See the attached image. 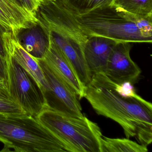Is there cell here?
I'll list each match as a JSON object with an SVG mask.
<instances>
[{
  "mask_svg": "<svg viewBox=\"0 0 152 152\" xmlns=\"http://www.w3.org/2000/svg\"><path fill=\"white\" fill-rule=\"evenodd\" d=\"M84 97L99 115L121 125L126 138L135 137L147 147L152 141V105L140 96H125L104 73L92 75L85 86Z\"/></svg>",
  "mask_w": 152,
  "mask_h": 152,
  "instance_id": "6da1fadb",
  "label": "cell"
},
{
  "mask_svg": "<svg viewBox=\"0 0 152 152\" xmlns=\"http://www.w3.org/2000/svg\"><path fill=\"white\" fill-rule=\"evenodd\" d=\"M1 152H66L60 141L36 117L27 114L0 113Z\"/></svg>",
  "mask_w": 152,
  "mask_h": 152,
  "instance_id": "7a4b0ae2",
  "label": "cell"
},
{
  "mask_svg": "<svg viewBox=\"0 0 152 152\" xmlns=\"http://www.w3.org/2000/svg\"><path fill=\"white\" fill-rule=\"evenodd\" d=\"M36 118L60 141L66 152H102L101 129L84 115L67 116L47 108Z\"/></svg>",
  "mask_w": 152,
  "mask_h": 152,
  "instance_id": "3957f363",
  "label": "cell"
},
{
  "mask_svg": "<svg viewBox=\"0 0 152 152\" xmlns=\"http://www.w3.org/2000/svg\"><path fill=\"white\" fill-rule=\"evenodd\" d=\"M76 16L83 30L89 36L105 37L117 42L152 43V40L140 34L124 10L113 3Z\"/></svg>",
  "mask_w": 152,
  "mask_h": 152,
  "instance_id": "277c9868",
  "label": "cell"
},
{
  "mask_svg": "<svg viewBox=\"0 0 152 152\" xmlns=\"http://www.w3.org/2000/svg\"><path fill=\"white\" fill-rule=\"evenodd\" d=\"M7 53L10 92L26 114L36 117L47 108L43 91L34 77Z\"/></svg>",
  "mask_w": 152,
  "mask_h": 152,
  "instance_id": "5b68a950",
  "label": "cell"
},
{
  "mask_svg": "<svg viewBox=\"0 0 152 152\" xmlns=\"http://www.w3.org/2000/svg\"><path fill=\"white\" fill-rule=\"evenodd\" d=\"M39 23L44 29L70 39L83 49L89 35L83 30L77 16L60 0H51L37 12Z\"/></svg>",
  "mask_w": 152,
  "mask_h": 152,
  "instance_id": "8992f818",
  "label": "cell"
},
{
  "mask_svg": "<svg viewBox=\"0 0 152 152\" xmlns=\"http://www.w3.org/2000/svg\"><path fill=\"white\" fill-rule=\"evenodd\" d=\"M36 60L48 82V87L43 91L47 108L67 116L77 118L83 117L81 106L77 95L43 59Z\"/></svg>",
  "mask_w": 152,
  "mask_h": 152,
  "instance_id": "52a82bcc",
  "label": "cell"
},
{
  "mask_svg": "<svg viewBox=\"0 0 152 152\" xmlns=\"http://www.w3.org/2000/svg\"><path fill=\"white\" fill-rule=\"evenodd\" d=\"M131 42H117L108 57L104 73L115 83H135L141 71L130 56Z\"/></svg>",
  "mask_w": 152,
  "mask_h": 152,
  "instance_id": "ba28073f",
  "label": "cell"
},
{
  "mask_svg": "<svg viewBox=\"0 0 152 152\" xmlns=\"http://www.w3.org/2000/svg\"><path fill=\"white\" fill-rule=\"evenodd\" d=\"M47 31L49 38V46L45 56L42 59L77 95L79 99H81L84 98L85 86L80 80L67 58L54 42L49 32Z\"/></svg>",
  "mask_w": 152,
  "mask_h": 152,
  "instance_id": "9c48e42d",
  "label": "cell"
},
{
  "mask_svg": "<svg viewBox=\"0 0 152 152\" xmlns=\"http://www.w3.org/2000/svg\"><path fill=\"white\" fill-rule=\"evenodd\" d=\"M37 13L18 0H0V26L15 36L22 29L39 23Z\"/></svg>",
  "mask_w": 152,
  "mask_h": 152,
  "instance_id": "30bf717a",
  "label": "cell"
},
{
  "mask_svg": "<svg viewBox=\"0 0 152 152\" xmlns=\"http://www.w3.org/2000/svg\"><path fill=\"white\" fill-rule=\"evenodd\" d=\"M117 42L105 37L90 36L83 48L84 58L91 75L104 73L108 57Z\"/></svg>",
  "mask_w": 152,
  "mask_h": 152,
  "instance_id": "8fae6325",
  "label": "cell"
},
{
  "mask_svg": "<svg viewBox=\"0 0 152 152\" xmlns=\"http://www.w3.org/2000/svg\"><path fill=\"white\" fill-rule=\"evenodd\" d=\"M2 38L6 51L36 80L43 91L48 87V82L38 61L31 56L19 43L16 36L3 30Z\"/></svg>",
  "mask_w": 152,
  "mask_h": 152,
  "instance_id": "7c38bea8",
  "label": "cell"
},
{
  "mask_svg": "<svg viewBox=\"0 0 152 152\" xmlns=\"http://www.w3.org/2000/svg\"><path fill=\"white\" fill-rule=\"evenodd\" d=\"M46 30L49 32L54 42L67 58L80 81L86 86L90 81L92 75L87 66L82 48L72 40Z\"/></svg>",
  "mask_w": 152,
  "mask_h": 152,
  "instance_id": "4fadbf2b",
  "label": "cell"
},
{
  "mask_svg": "<svg viewBox=\"0 0 152 152\" xmlns=\"http://www.w3.org/2000/svg\"><path fill=\"white\" fill-rule=\"evenodd\" d=\"M17 38L21 46L34 58H43L49 46V38L48 32L39 23L22 29Z\"/></svg>",
  "mask_w": 152,
  "mask_h": 152,
  "instance_id": "5bb4252c",
  "label": "cell"
},
{
  "mask_svg": "<svg viewBox=\"0 0 152 152\" xmlns=\"http://www.w3.org/2000/svg\"><path fill=\"white\" fill-rule=\"evenodd\" d=\"M147 147L127 138H111L103 136L102 152H147Z\"/></svg>",
  "mask_w": 152,
  "mask_h": 152,
  "instance_id": "9a60e30c",
  "label": "cell"
},
{
  "mask_svg": "<svg viewBox=\"0 0 152 152\" xmlns=\"http://www.w3.org/2000/svg\"><path fill=\"white\" fill-rule=\"evenodd\" d=\"M76 15H81L93 10L112 4L113 0H60Z\"/></svg>",
  "mask_w": 152,
  "mask_h": 152,
  "instance_id": "2e32d148",
  "label": "cell"
},
{
  "mask_svg": "<svg viewBox=\"0 0 152 152\" xmlns=\"http://www.w3.org/2000/svg\"><path fill=\"white\" fill-rule=\"evenodd\" d=\"M112 3L132 14L152 15V0H113Z\"/></svg>",
  "mask_w": 152,
  "mask_h": 152,
  "instance_id": "e0dca14e",
  "label": "cell"
},
{
  "mask_svg": "<svg viewBox=\"0 0 152 152\" xmlns=\"http://www.w3.org/2000/svg\"><path fill=\"white\" fill-rule=\"evenodd\" d=\"M0 113L26 114L20 105L11 96L8 88L0 83Z\"/></svg>",
  "mask_w": 152,
  "mask_h": 152,
  "instance_id": "ac0fdd59",
  "label": "cell"
},
{
  "mask_svg": "<svg viewBox=\"0 0 152 152\" xmlns=\"http://www.w3.org/2000/svg\"><path fill=\"white\" fill-rule=\"evenodd\" d=\"M124 13L127 17L135 23L143 37L152 40V15H136L125 11Z\"/></svg>",
  "mask_w": 152,
  "mask_h": 152,
  "instance_id": "d6986e66",
  "label": "cell"
},
{
  "mask_svg": "<svg viewBox=\"0 0 152 152\" xmlns=\"http://www.w3.org/2000/svg\"><path fill=\"white\" fill-rule=\"evenodd\" d=\"M0 83L9 89V72L7 60L0 55Z\"/></svg>",
  "mask_w": 152,
  "mask_h": 152,
  "instance_id": "ffe728a7",
  "label": "cell"
},
{
  "mask_svg": "<svg viewBox=\"0 0 152 152\" xmlns=\"http://www.w3.org/2000/svg\"><path fill=\"white\" fill-rule=\"evenodd\" d=\"M3 30H4L0 26V55L2 57L7 59V55L4 47V42L2 38V33Z\"/></svg>",
  "mask_w": 152,
  "mask_h": 152,
  "instance_id": "44dd1931",
  "label": "cell"
},
{
  "mask_svg": "<svg viewBox=\"0 0 152 152\" xmlns=\"http://www.w3.org/2000/svg\"><path fill=\"white\" fill-rule=\"evenodd\" d=\"M50 1L51 0H31L34 7V10L36 13L42 6Z\"/></svg>",
  "mask_w": 152,
  "mask_h": 152,
  "instance_id": "7402d4cb",
  "label": "cell"
},
{
  "mask_svg": "<svg viewBox=\"0 0 152 152\" xmlns=\"http://www.w3.org/2000/svg\"><path fill=\"white\" fill-rule=\"evenodd\" d=\"M18 1H19V0H18Z\"/></svg>",
  "mask_w": 152,
  "mask_h": 152,
  "instance_id": "603a6c76",
  "label": "cell"
}]
</instances>
